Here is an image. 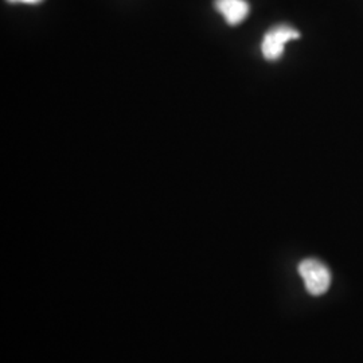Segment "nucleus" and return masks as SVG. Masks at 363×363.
I'll use <instances>...</instances> for the list:
<instances>
[{
	"label": "nucleus",
	"instance_id": "nucleus-1",
	"mask_svg": "<svg viewBox=\"0 0 363 363\" xmlns=\"http://www.w3.org/2000/svg\"><path fill=\"white\" fill-rule=\"evenodd\" d=\"M298 273L306 284L307 291L313 296L325 294L331 284V273L319 259H307L300 262Z\"/></svg>",
	"mask_w": 363,
	"mask_h": 363
},
{
	"label": "nucleus",
	"instance_id": "nucleus-3",
	"mask_svg": "<svg viewBox=\"0 0 363 363\" xmlns=\"http://www.w3.org/2000/svg\"><path fill=\"white\" fill-rule=\"evenodd\" d=\"M214 7L230 26L242 23L250 11L247 0H216Z\"/></svg>",
	"mask_w": 363,
	"mask_h": 363
},
{
	"label": "nucleus",
	"instance_id": "nucleus-4",
	"mask_svg": "<svg viewBox=\"0 0 363 363\" xmlns=\"http://www.w3.org/2000/svg\"><path fill=\"white\" fill-rule=\"evenodd\" d=\"M7 1L13 4H39L43 0H7Z\"/></svg>",
	"mask_w": 363,
	"mask_h": 363
},
{
	"label": "nucleus",
	"instance_id": "nucleus-2",
	"mask_svg": "<svg viewBox=\"0 0 363 363\" xmlns=\"http://www.w3.org/2000/svg\"><path fill=\"white\" fill-rule=\"evenodd\" d=\"M300 38V33L289 25H277L267 31L261 43V52L268 61H277L284 54L286 45Z\"/></svg>",
	"mask_w": 363,
	"mask_h": 363
}]
</instances>
